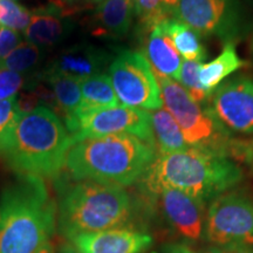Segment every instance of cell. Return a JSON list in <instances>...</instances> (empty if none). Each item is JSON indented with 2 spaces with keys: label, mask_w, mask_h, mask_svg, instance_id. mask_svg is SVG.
Wrapping results in <instances>:
<instances>
[{
  "label": "cell",
  "mask_w": 253,
  "mask_h": 253,
  "mask_svg": "<svg viewBox=\"0 0 253 253\" xmlns=\"http://www.w3.org/2000/svg\"><path fill=\"white\" fill-rule=\"evenodd\" d=\"M242 179L243 170L230 157L189 148L156 155L140 182L149 197L155 198L166 189H175L205 204L230 191Z\"/></svg>",
  "instance_id": "obj_1"
},
{
  "label": "cell",
  "mask_w": 253,
  "mask_h": 253,
  "mask_svg": "<svg viewBox=\"0 0 253 253\" xmlns=\"http://www.w3.org/2000/svg\"><path fill=\"white\" fill-rule=\"evenodd\" d=\"M73 138L65 123L47 107L20 113L0 137V160L18 175L55 177L65 167Z\"/></svg>",
  "instance_id": "obj_2"
},
{
  "label": "cell",
  "mask_w": 253,
  "mask_h": 253,
  "mask_svg": "<svg viewBox=\"0 0 253 253\" xmlns=\"http://www.w3.org/2000/svg\"><path fill=\"white\" fill-rule=\"evenodd\" d=\"M58 207L41 177L18 175L0 195V253H36L50 243Z\"/></svg>",
  "instance_id": "obj_3"
},
{
  "label": "cell",
  "mask_w": 253,
  "mask_h": 253,
  "mask_svg": "<svg viewBox=\"0 0 253 253\" xmlns=\"http://www.w3.org/2000/svg\"><path fill=\"white\" fill-rule=\"evenodd\" d=\"M156 157V147L130 134L88 137L75 142L65 167L75 181L125 186L140 181Z\"/></svg>",
  "instance_id": "obj_4"
},
{
  "label": "cell",
  "mask_w": 253,
  "mask_h": 253,
  "mask_svg": "<svg viewBox=\"0 0 253 253\" xmlns=\"http://www.w3.org/2000/svg\"><path fill=\"white\" fill-rule=\"evenodd\" d=\"M131 217L130 195L122 186L78 181L60 195L58 229L67 239L126 226Z\"/></svg>",
  "instance_id": "obj_5"
},
{
  "label": "cell",
  "mask_w": 253,
  "mask_h": 253,
  "mask_svg": "<svg viewBox=\"0 0 253 253\" xmlns=\"http://www.w3.org/2000/svg\"><path fill=\"white\" fill-rule=\"evenodd\" d=\"M163 104L178 123L190 148L211 150L229 157V148L233 135L217 121L207 104L192 99L178 82L157 75Z\"/></svg>",
  "instance_id": "obj_6"
},
{
  "label": "cell",
  "mask_w": 253,
  "mask_h": 253,
  "mask_svg": "<svg viewBox=\"0 0 253 253\" xmlns=\"http://www.w3.org/2000/svg\"><path fill=\"white\" fill-rule=\"evenodd\" d=\"M205 239L214 248L253 249V199L230 190L211 201Z\"/></svg>",
  "instance_id": "obj_7"
},
{
  "label": "cell",
  "mask_w": 253,
  "mask_h": 253,
  "mask_svg": "<svg viewBox=\"0 0 253 253\" xmlns=\"http://www.w3.org/2000/svg\"><path fill=\"white\" fill-rule=\"evenodd\" d=\"M109 78L119 102L141 110L163 107L161 90L147 56L135 50H122L113 60Z\"/></svg>",
  "instance_id": "obj_8"
},
{
  "label": "cell",
  "mask_w": 253,
  "mask_h": 253,
  "mask_svg": "<svg viewBox=\"0 0 253 253\" xmlns=\"http://www.w3.org/2000/svg\"><path fill=\"white\" fill-rule=\"evenodd\" d=\"M199 36L235 43L242 36L243 19L238 0H179L173 14Z\"/></svg>",
  "instance_id": "obj_9"
},
{
  "label": "cell",
  "mask_w": 253,
  "mask_h": 253,
  "mask_svg": "<svg viewBox=\"0 0 253 253\" xmlns=\"http://www.w3.org/2000/svg\"><path fill=\"white\" fill-rule=\"evenodd\" d=\"M69 134L73 138V144L88 137L130 134L155 145L149 112L123 104L79 116Z\"/></svg>",
  "instance_id": "obj_10"
},
{
  "label": "cell",
  "mask_w": 253,
  "mask_h": 253,
  "mask_svg": "<svg viewBox=\"0 0 253 253\" xmlns=\"http://www.w3.org/2000/svg\"><path fill=\"white\" fill-rule=\"evenodd\" d=\"M207 107L231 135L253 134V78L238 77L221 84Z\"/></svg>",
  "instance_id": "obj_11"
},
{
  "label": "cell",
  "mask_w": 253,
  "mask_h": 253,
  "mask_svg": "<svg viewBox=\"0 0 253 253\" xmlns=\"http://www.w3.org/2000/svg\"><path fill=\"white\" fill-rule=\"evenodd\" d=\"M155 199L169 226L190 242L205 238L207 211L203 202L175 189L161 191Z\"/></svg>",
  "instance_id": "obj_12"
},
{
  "label": "cell",
  "mask_w": 253,
  "mask_h": 253,
  "mask_svg": "<svg viewBox=\"0 0 253 253\" xmlns=\"http://www.w3.org/2000/svg\"><path fill=\"white\" fill-rule=\"evenodd\" d=\"M81 253H141L153 244L148 233L129 226L86 233L69 239Z\"/></svg>",
  "instance_id": "obj_13"
},
{
  "label": "cell",
  "mask_w": 253,
  "mask_h": 253,
  "mask_svg": "<svg viewBox=\"0 0 253 253\" xmlns=\"http://www.w3.org/2000/svg\"><path fill=\"white\" fill-rule=\"evenodd\" d=\"M72 23L56 2L32 11L30 25L24 31L27 42L43 48L59 43L68 36Z\"/></svg>",
  "instance_id": "obj_14"
},
{
  "label": "cell",
  "mask_w": 253,
  "mask_h": 253,
  "mask_svg": "<svg viewBox=\"0 0 253 253\" xmlns=\"http://www.w3.org/2000/svg\"><path fill=\"white\" fill-rule=\"evenodd\" d=\"M107 63L106 53L89 45H77L65 49L50 63L48 71L61 73L69 77L84 80L100 74Z\"/></svg>",
  "instance_id": "obj_15"
},
{
  "label": "cell",
  "mask_w": 253,
  "mask_h": 253,
  "mask_svg": "<svg viewBox=\"0 0 253 253\" xmlns=\"http://www.w3.org/2000/svg\"><path fill=\"white\" fill-rule=\"evenodd\" d=\"M145 52L155 74L178 81L183 61L171 39L168 36L164 21L150 31Z\"/></svg>",
  "instance_id": "obj_16"
},
{
  "label": "cell",
  "mask_w": 253,
  "mask_h": 253,
  "mask_svg": "<svg viewBox=\"0 0 253 253\" xmlns=\"http://www.w3.org/2000/svg\"><path fill=\"white\" fill-rule=\"evenodd\" d=\"M134 15V0H102L95 13L93 34L121 38L128 33Z\"/></svg>",
  "instance_id": "obj_17"
},
{
  "label": "cell",
  "mask_w": 253,
  "mask_h": 253,
  "mask_svg": "<svg viewBox=\"0 0 253 253\" xmlns=\"http://www.w3.org/2000/svg\"><path fill=\"white\" fill-rule=\"evenodd\" d=\"M39 78L52 89L59 107L60 118L63 119L65 126H67L73 121L79 107L81 106V81L69 75L48 69L41 73Z\"/></svg>",
  "instance_id": "obj_18"
},
{
  "label": "cell",
  "mask_w": 253,
  "mask_h": 253,
  "mask_svg": "<svg viewBox=\"0 0 253 253\" xmlns=\"http://www.w3.org/2000/svg\"><path fill=\"white\" fill-rule=\"evenodd\" d=\"M80 84L82 102L73 121L66 126L68 131L72 130L75 120L79 116L94 112V110L116 107L120 104L109 75L101 74L100 73V74L94 75V77L84 79V80L81 81Z\"/></svg>",
  "instance_id": "obj_19"
},
{
  "label": "cell",
  "mask_w": 253,
  "mask_h": 253,
  "mask_svg": "<svg viewBox=\"0 0 253 253\" xmlns=\"http://www.w3.org/2000/svg\"><path fill=\"white\" fill-rule=\"evenodd\" d=\"M151 129L155 140V145L160 154L177 153L189 149L184 135L178 123L167 109L161 108L149 112Z\"/></svg>",
  "instance_id": "obj_20"
},
{
  "label": "cell",
  "mask_w": 253,
  "mask_h": 253,
  "mask_svg": "<svg viewBox=\"0 0 253 253\" xmlns=\"http://www.w3.org/2000/svg\"><path fill=\"white\" fill-rule=\"evenodd\" d=\"M249 66V62L240 59L233 43H226L223 50L212 61L202 65L199 71V80L202 84L213 93L218 86L232 73Z\"/></svg>",
  "instance_id": "obj_21"
},
{
  "label": "cell",
  "mask_w": 253,
  "mask_h": 253,
  "mask_svg": "<svg viewBox=\"0 0 253 253\" xmlns=\"http://www.w3.org/2000/svg\"><path fill=\"white\" fill-rule=\"evenodd\" d=\"M164 26L177 52L185 61L203 63L208 54L197 32L176 18L168 19L164 21Z\"/></svg>",
  "instance_id": "obj_22"
},
{
  "label": "cell",
  "mask_w": 253,
  "mask_h": 253,
  "mask_svg": "<svg viewBox=\"0 0 253 253\" xmlns=\"http://www.w3.org/2000/svg\"><path fill=\"white\" fill-rule=\"evenodd\" d=\"M179 0H135L134 14L142 31L150 32L158 24L173 18Z\"/></svg>",
  "instance_id": "obj_23"
},
{
  "label": "cell",
  "mask_w": 253,
  "mask_h": 253,
  "mask_svg": "<svg viewBox=\"0 0 253 253\" xmlns=\"http://www.w3.org/2000/svg\"><path fill=\"white\" fill-rule=\"evenodd\" d=\"M42 59V50L30 42L20 45L0 59V69H8L15 73H24L36 67Z\"/></svg>",
  "instance_id": "obj_24"
},
{
  "label": "cell",
  "mask_w": 253,
  "mask_h": 253,
  "mask_svg": "<svg viewBox=\"0 0 253 253\" xmlns=\"http://www.w3.org/2000/svg\"><path fill=\"white\" fill-rule=\"evenodd\" d=\"M202 65H203L202 62L196 61L183 62L181 72H179L178 84L188 91V94L196 102L207 104L212 93L208 90L199 80V71H201Z\"/></svg>",
  "instance_id": "obj_25"
},
{
  "label": "cell",
  "mask_w": 253,
  "mask_h": 253,
  "mask_svg": "<svg viewBox=\"0 0 253 253\" xmlns=\"http://www.w3.org/2000/svg\"><path fill=\"white\" fill-rule=\"evenodd\" d=\"M32 12L13 0H0V24L15 32L25 31L30 25Z\"/></svg>",
  "instance_id": "obj_26"
},
{
  "label": "cell",
  "mask_w": 253,
  "mask_h": 253,
  "mask_svg": "<svg viewBox=\"0 0 253 253\" xmlns=\"http://www.w3.org/2000/svg\"><path fill=\"white\" fill-rule=\"evenodd\" d=\"M25 86L23 74L8 69H0V100H14Z\"/></svg>",
  "instance_id": "obj_27"
},
{
  "label": "cell",
  "mask_w": 253,
  "mask_h": 253,
  "mask_svg": "<svg viewBox=\"0 0 253 253\" xmlns=\"http://www.w3.org/2000/svg\"><path fill=\"white\" fill-rule=\"evenodd\" d=\"M229 157H233L240 162L253 168V138H235L231 140Z\"/></svg>",
  "instance_id": "obj_28"
},
{
  "label": "cell",
  "mask_w": 253,
  "mask_h": 253,
  "mask_svg": "<svg viewBox=\"0 0 253 253\" xmlns=\"http://www.w3.org/2000/svg\"><path fill=\"white\" fill-rule=\"evenodd\" d=\"M19 114L17 99L0 100V137L11 128Z\"/></svg>",
  "instance_id": "obj_29"
},
{
  "label": "cell",
  "mask_w": 253,
  "mask_h": 253,
  "mask_svg": "<svg viewBox=\"0 0 253 253\" xmlns=\"http://www.w3.org/2000/svg\"><path fill=\"white\" fill-rule=\"evenodd\" d=\"M21 43V36L11 28L4 27L0 31V59L7 55Z\"/></svg>",
  "instance_id": "obj_30"
},
{
  "label": "cell",
  "mask_w": 253,
  "mask_h": 253,
  "mask_svg": "<svg viewBox=\"0 0 253 253\" xmlns=\"http://www.w3.org/2000/svg\"><path fill=\"white\" fill-rule=\"evenodd\" d=\"M163 253H196L191 248L185 244H171L163 250Z\"/></svg>",
  "instance_id": "obj_31"
},
{
  "label": "cell",
  "mask_w": 253,
  "mask_h": 253,
  "mask_svg": "<svg viewBox=\"0 0 253 253\" xmlns=\"http://www.w3.org/2000/svg\"><path fill=\"white\" fill-rule=\"evenodd\" d=\"M204 253H253V249H220L212 246Z\"/></svg>",
  "instance_id": "obj_32"
},
{
  "label": "cell",
  "mask_w": 253,
  "mask_h": 253,
  "mask_svg": "<svg viewBox=\"0 0 253 253\" xmlns=\"http://www.w3.org/2000/svg\"><path fill=\"white\" fill-rule=\"evenodd\" d=\"M55 253H81L73 246V244H65L60 248Z\"/></svg>",
  "instance_id": "obj_33"
},
{
  "label": "cell",
  "mask_w": 253,
  "mask_h": 253,
  "mask_svg": "<svg viewBox=\"0 0 253 253\" xmlns=\"http://www.w3.org/2000/svg\"><path fill=\"white\" fill-rule=\"evenodd\" d=\"M36 253H55V250H54V246L50 244V243H48V244L42 246V248Z\"/></svg>",
  "instance_id": "obj_34"
},
{
  "label": "cell",
  "mask_w": 253,
  "mask_h": 253,
  "mask_svg": "<svg viewBox=\"0 0 253 253\" xmlns=\"http://www.w3.org/2000/svg\"><path fill=\"white\" fill-rule=\"evenodd\" d=\"M251 53L253 54V39H252V42H251Z\"/></svg>",
  "instance_id": "obj_35"
},
{
  "label": "cell",
  "mask_w": 253,
  "mask_h": 253,
  "mask_svg": "<svg viewBox=\"0 0 253 253\" xmlns=\"http://www.w3.org/2000/svg\"><path fill=\"white\" fill-rule=\"evenodd\" d=\"M95 1H100L101 2V1H102V0H95Z\"/></svg>",
  "instance_id": "obj_36"
},
{
  "label": "cell",
  "mask_w": 253,
  "mask_h": 253,
  "mask_svg": "<svg viewBox=\"0 0 253 253\" xmlns=\"http://www.w3.org/2000/svg\"><path fill=\"white\" fill-rule=\"evenodd\" d=\"M66 1H71V0H66Z\"/></svg>",
  "instance_id": "obj_37"
},
{
  "label": "cell",
  "mask_w": 253,
  "mask_h": 253,
  "mask_svg": "<svg viewBox=\"0 0 253 253\" xmlns=\"http://www.w3.org/2000/svg\"><path fill=\"white\" fill-rule=\"evenodd\" d=\"M0 31H1V28H0Z\"/></svg>",
  "instance_id": "obj_38"
},
{
  "label": "cell",
  "mask_w": 253,
  "mask_h": 253,
  "mask_svg": "<svg viewBox=\"0 0 253 253\" xmlns=\"http://www.w3.org/2000/svg\"><path fill=\"white\" fill-rule=\"evenodd\" d=\"M134 2H135V0H134Z\"/></svg>",
  "instance_id": "obj_39"
}]
</instances>
